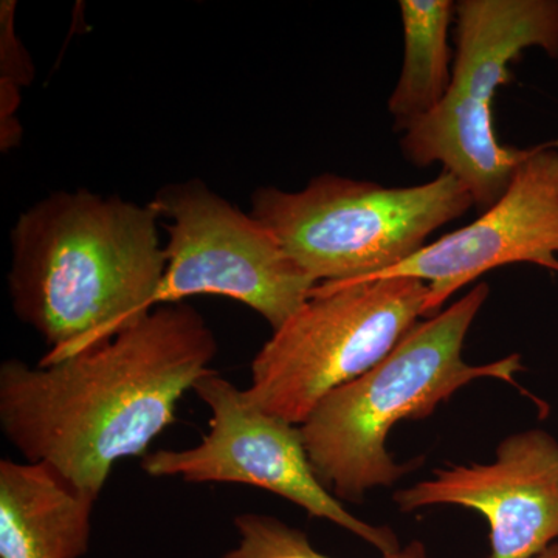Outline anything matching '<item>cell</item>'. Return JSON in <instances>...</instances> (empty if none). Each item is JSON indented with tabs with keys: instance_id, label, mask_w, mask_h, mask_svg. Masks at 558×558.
<instances>
[{
	"instance_id": "6da1fadb",
	"label": "cell",
	"mask_w": 558,
	"mask_h": 558,
	"mask_svg": "<svg viewBox=\"0 0 558 558\" xmlns=\"http://www.w3.org/2000/svg\"><path fill=\"white\" fill-rule=\"evenodd\" d=\"M218 339L185 301L161 304L108 340L31 366H0V428L25 461L46 462L100 497L113 465L146 454L209 373Z\"/></svg>"
},
{
	"instance_id": "5b68a950",
	"label": "cell",
	"mask_w": 558,
	"mask_h": 558,
	"mask_svg": "<svg viewBox=\"0 0 558 558\" xmlns=\"http://www.w3.org/2000/svg\"><path fill=\"white\" fill-rule=\"evenodd\" d=\"M457 53L442 102L400 140L417 168L442 165L468 189L481 213L494 207L529 150L501 145L494 100L512 81L510 65L538 47L558 58V0H461Z\"/></svg>"
},
{
	"instance_id": "52a82bcc",
	"label": "cell",
	"mask_w": 558,
	"mask_h": 558,
	"mask_svg": "<svg viewBox=\"0 0 558 558\" xmlns=\"http://www.w3.org/2000/svg\"><path fill=\"white\" fill-rule=\"evenodd\" d=\"M149 204L170 219L167 270L154 307L190 296H227L258 312L275 332L318 286L263 222L204 180L165 185Z\"/></svg>"
},
{
	"instance_id": "277c9868",
	"label": "cell",
	"mask_w": 558,
	"mask_h": 558,
	"mask_svg": "<svg viewBox=\"0 0 558 558\" xmlns=\"http://www.w3.org/2000/svg\"><path fill=\"white\" fill-rule=\"evenodd\" d=\"M475 207L449 171L416 186L322 174L300 191L263 186L250 215L317 284L359 281L416 255L429 234Z\"/></svg>"
},
{
	"instance_id": "5bb4252c",
	"label": "cell",
	"mask_w": 558,
	"mask_h": 558,
	"mask_svg": "<svg viewBox=\"0 0 558 558\" xmlns=\"http://www.w3.org/2000/svg\"><path fill=\"white\" fill-rule=\"evenodd\" d=\"M14 10L16 2L3 0L0 7V43H2V83L0 87H11L20 90L21 86H27L33 80V64L25 53L21 40L14 33Z\"/></svg>"
},
{
	"instance_id": "7c38bea8",
	"label": "cell",
	"mask_w": 558,
	"mask_h": 558,
	"mask_svg": "<svg viewBox=\"0 0 558 558\" xmlns=\"http://www.w3.org/2000/svg\"><path fill=\"white\" fill-rule=\"evenodd\" d=\"M403 62L388 100L395 130L407 132L429 116L451 83L450 25L457 17L451 0H400Z\"/></svg>"
},
{
	"instance_id": "8992f818",
	"label": "cell",
	"mask_w": 558,
	"mask_h": 558,
	"mask_svg": "<svg viewBox=\"0 0 558 558\" xmlns=\"http://www.w3.org/2000/svg\"><path fill=\"white\" fill-rule=\"evenodd\" d=\"M428 286L396 277L325 282L252 362L245 396L303 425L326 396L373 369L424 317Z\"/></svg>"
},
{
	"instance_id": "4fadbf2b",
	"label": "cell",
	"mask_w": 558,
	"mask_h": 558,
	"mask_svg": "<svg viewBox=\"0 0 558 558\" xmlns=\"http://www.w3.org/2000/svg\"><path fill=\"white\" fill-rule=\"evenodd\" d=\"M240 546L233 549L238 558H332L312 548L310 538L299 529L290 527L274 517L242 513L234 519ZM384 558H429L424 545L413 542L405 549Z\"/></svg>"
},
{
	"instance_id": "2e32d148",
	"label": "cell",
	"mask_w": 558,
	"mask_h": 558,
	"mask_svg": "<svg viewBox=\"0 0 558 558\" xmlns=\"http://www.w3.org/2000/svg\"><path fill=\"white\" fill-rule=\"evenodd\" d=\"M222 558H238V557L234 556L233 550H230V553L226 554V556H223Z\"/></svg>"
},
{
	"instance_id": "8fae6325",
	"label": "cell",
	"mask_w": 558,
	"mask_h": 558,
	"mask_svg": "<svg viewBox=\"0 0 558 558\" xmlns=\"http://www.w3.org/2000/svg\"><path fill=\"white\" fill-rule=\"evenodd\" d=\"M97 498L46 462L0 461V558H80Z\"/></svg>"
},
{
	"instance_id": "9a60e30c",
	"label": "cell",
	"mask_w": 558,
	"mask_h": 558,
	"mask_svg": "<svg viewBox=\"0 0 558 558\" xmlns=\"http://www.w3.org/2000/svg\"><path fill=\"white\" fill-rule=\"evenodd\" d=\"M532 558H558V542L553 543L548 548L542 550V553Z\"/></svg>"
},
{
	"instance_id": "30bf717a",
	"label": "cell",
	"mask_w": 558,
	"mask_h": 558,
	"mask_svg": "<svg viewBox=\"0 0 558 558\" xmlns=\"http://www.w3.org/2000/svg\"><path fill=\"white\" fill-rule=\"evenodd\" d=\"M403 512L428 506L476 510L490 527V558H532L558 542V440L545 429L515 433L490 464L436 469L395 494Z\"/></svg>"
},
{
	"instance_id": "ba28073f",
	"label": "cell",
	"mask_w": 558,
	"mask_h": 558,
	"mask_svg": "<svg viewBox=\"0 0 558 558\" xmlns=\"http://www.w3.org/2000/svg\"><path fill=\"white\" fill-rule=\"evenodd\" d=\"M193 391L211 411L209 432L191 449L145 454L142 469L149 476L264 488L300 506L314 519L347 529L384 556L399 550L391 529L359 520L319 483L300 425L270 416L245 396L244 389L213 369L196 381Z\"/></svg>"
},
{
	"instance_id": "3957f363",
	"label": "cell",
	"mask_w": 558,
	"mask_h": 558,
	"mask_svg": "<svg viewBox=\"0 0 558 558\" xmlns=\"http://www.w3.org/2000/svg\"><path fill=\"white\" fill-rule=\"evenodd\" d=\"M490 289L481 282L438 315L417 323L398 347L359 379L333 389L300 425L315 475L330 494L359 502L374 487L409 472L389 457L387 436L400 421L432 416L459 388L478 379L515 385L520 354L469 365L462 348Z\"/></svg>"
},
{
	"instance_id": "9c48e42d",
	"label": "cell",
	"mask_w": 558,
	"mask_h": 558,
	"mask_svg": "<svg viewBox=\"0 0 558 558\" xmlns=\"http://www.w3.org/2000/svg\"><path fill=\"white\" fill-rule=\"evenodd\" d=\"M515 263L558 271V142L531 148L508 190L478 219L369 279H421L428 286L424 317H433L464 286Z\"/></svg>"
},
{
	"instance_id": "7a4b0ae2",
	"label": "cell",
	"mask_w": 558,
	"mask_h": 558,
	"mask_svg": "<svg viewBox=\"0 0 558 558\" xmlns=\"http://www.w3.org/2000/svg\"><path fill=\"white\" fill-rule=\"evenodd\" d=\"M159 213L89 190L54 191L11 230L14 314L46 341L49 365L154 310L167 270Z\"/></svg>"
}]
</instances>
